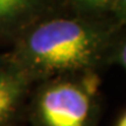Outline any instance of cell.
<instances>
[{
    "mask_svg": "<svg viewBox=\"0 0 126 126\" xmlns=\"http://www.w3.org/2000/svg\"><path fill=\"white\" fill-rule=\"evenodd\" d=\"M120 29L108 19L49 16L19 36L7 60L32 82L97 71L110 63Z\"/></svg>",
    "mask_w": 126,
    "mask_h": 126,
    "instance_id": "6da1fadb",
    "label": "cell"
},
{
    "mask_svg": "<svg viewBox=\"0 0 126 126\" xmlns=\"http://www.w3.org/2000/svg\"><path fill=\"white\" fill-rule=\"evenodd\" d=\"M100 78L97 71L46 79L33 109L36 126H98Z\"/></svg>",
    "mask_w": 126,
    "mask_h": 126,
    "instance_id": "7a4b0ae2",
    "label": "cell"
},
{
    "mask_svg": "<svg viewBox=\"0 0 126 126\" xmlns=\"http://www.w3.org/2000/svg\"><path fill=\"white\" fill-rule=\"evenodd\" d=\"M60 0H0V39L15 37L51 16Z\"/></svg>",
    "mask_w": 126,
    "mask_h": 126,
    "instance_id": "3957f363",
    "label": "cell"
},
{
    "mask_svg": "<svg viewBox=\"0 0 126 126\" xmlns=\"http://www.w3.org/2000/svg\"><path fill=\"white\" fill-rule=\"evenodd\" d=\"M32 83L31 78L15 64L5 59L0 63V126L15 116Z\"/></svg>",
    "mask_w": 126,
    "mask_h": 126,
    "instance_id": "277c9868",
    "label": "cell"
},
{
    "mask_svg": "<svg viewBox=\"0 0 126 126\" xmlns=\"http://www.w3.org/2000/svg\"><path fill=\"white\" fill-rule=\"evenodd\" d=\"M113 4L114 0H78L72 7L79 16L104 19L105 15L111 14Z\"/></svg>",
    "mask_w": 126,
    "mask_h": 126,
    "instance_id": "5b68a950",
    "label": "cell"
},
{
    "mask_svg": "<svg viewBox=\"0 0 126 126\" xmlns=\"http://www.w3.org/2000/svg\"><path fill=\"white\" fill-rule=\"evenodd\" d=\"M110 63H117L126 71V36L122 39L119 36L112 50Z\"/></svg>",
    "mask_w": 126,
    "mask_h": 126,
    "instance_id": "8992f818",
    "label": "cell"
},
{
    "mask_svg": "<svg viewBox=\"0 0 126 126\" xmlns=\"http://www.w3.org/2000/svg\"><path fill=\"white\" fill-rule=\"evenodd\" d=\"M111 16L122 28L126 27V0H114Z\"/></svg>",
    "mask_w": 126,
    "mask_h": 126,
    "instance_id": "52a82bcc",
    "label": "cell"
},
{
    "mask_svg": "<svg viewBox=\"0 0 126 126\" xmlns=\"http://www.w3.org/2000/svg\"><path fill=\"white\" fill-rule=\"evenodd\" d=\"M116 126H126V112H124V114L119 118V120L117 122Z\"/></svg>",
    "mask_w": 126,
    "mask_h": 126,
    "instance_id": "ba28073f",
    "label": "cell"
},
{
    "mask_svg": "<svg viewBox=\"0 0 126 126\" xmlns=\"http://www.w3.org/2000/svg\"><path fill=\"white\" fill-rule=\"evenodd\" d=\"M1 61H2V60H0V63H1Z\"/></svg>",
    "mask_w": 126,
    "mask_h": 126,
    "instance_id": "9c48e42d",
    "label": "cell"
}]
</instances>
